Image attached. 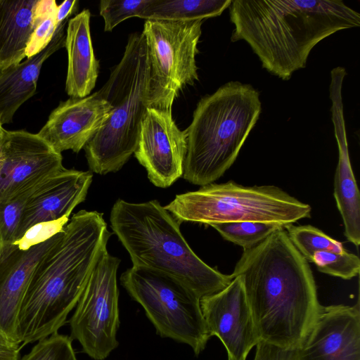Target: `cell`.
<instances>
[{
  "instance_id": "1",
  "label": "cell",
  "mask_w": 360,
  "mask_h": 360,
  "mask_svg": "<svg viewBox=\"0 0 360 360\" xmlns=\"http://www.w3.org/2000/svg\"><path fill=\"white\" fill-rule=\"evenodd\" d=\"M232 276H238L259 339L298 349L321 305L307 260L280 229L243 250Z\"/></svg>"
},
{
  "instance_id": "2",
  "label": "cell",
  "mask_w": 360,
  "mask_h": 360,
  "mask_svg": "<svg viewBox=\"0 0 360 360\" xmlns=\"http://www.w3.org/2000/svg\"><path fill=\"white\" fill-rule=\"evenodd\" d=\"M229 8L231 41H246L262 67L283 80L306 67L319 41L360 25V14L338 0H232Z\"/></svg>"
},
{
  "instance_id": "3",
  "label": "cell",
  "mask_w": 360,
  "mask_h": 360,
  "mask_svg": "<svg viewBox=\"0 0 360 360\" xmlns=\"http://www.w3.org/2000/svg\"><path fill=\"white\" fill-rule=\"evenodd\" d=\"M111 236L96 211L80 210L37 265L17 323L20 349L57 333L75 308Z\"/></svg>"
},
{
  "instance_id": "4",
  "label": "cell",
  "mask_w": 360,
  "mask_h": 360,
  "mask_svg": "<svg viewBox=\"0 0 360 360\" xmlns=\"http://www.w3.org/2000/svg\"><path fill=\"white\" fill-rule=\"evenodd\" d=\"M110 221L134 266L172 276L200 299L221 290L233 278L207 265L193 252L180 231L181 222L156 200L134 203L118 199Z\"/></svg>"
},
{
  "instance_id": "5",
  "label": "cell",
  "mask_w": 360,
  "mask_h": 360,
  "mask_svg": "<svg viewBox=\"0 0 360 360\" xmlns=\"http://www.w3.org/2000/svg\"><path fill=\"white\" fill-rule=\"evenodd\" d=\"M262 111L259 93L232 81L202 98L185 130L187 151L182 177L205 186L232 166Z\"/></svg>"
},
{
  "instance_id": "6",
  "label": "cell",
  "mask_w": 360,
  "mask_h": 360,
  "mask_svg": "<svg viewBox=\"0 0 360 360\" xmlns=\"http://www.w3.org/2000/svg\"><path fill=\"white\" fill-rule=\"evenodd\" d=\"M150 65L144 36L129 35L120 63L98 91L111 114L84 149L90 170L104 175L119 171L134 153L149 108Z\"/></svg>"
},
{
  "instance_id": "7",
  "label": "cell",
  "mask_w": 360,
  "mask_h": 360,
  "mask_svg": "<svg viewBox=\"0 0 360 360\" xmlns=\"http://www.w3.org/2000/svg\"><path fill=\"white\" fill-rule=\"evenodd\" d=\"M165 208L179 222L256 221L284 227L310 217L311 207L275 186L212 183L175 196Z\"/></svg>"
},
{
  "instance_id": "8",
  "label": "cell",
  "mask_w": 360,
  "mask_h": 360,
  "mask_svg": "<svg viewBox=\"0 0 360 360\" xmlns=\"http://www.w3.org/2000/svg\"><path fill=\"white\" fill-rule=\"evenodd\" d=\"M130 297L144 309L158 335L188 345L200 354L210 338L200 298L180 280L152 269L134 266L120 276Z\"/></svg>"
},
{
  "instance_id": "9",
  "label": "cell",
  "mask_w": 360,
  "mask_h": 360,
  "mask_svg": "<svg viewBox=\"0 0 360 360\" xmlns=\"http://www.w3.org/2000/svg\"><path fill=\"white\" fill-rule=\"evenodd\" d=\"M203 20H146L143 30L150 65L149 108L172 112L187 85L198 80L195 57Z\"/></svg>"
},
{
  "instance_id": "10",
  "label": "cell",
  "mask_w": 360,
  "mask_h": 360,
  "mask_svg": "<svg viewBox=\"0 0 360 360\" xmlns=\"http://www.w3.org/2000/svg\"><path fill=\"white\" fill-rule=\"evenodd\" d=\"M120 264L107 249L102 252L70 320L71 339L94 360H104L119 345Z\"/></svg>"
},
{
  "instance_id": "11",
  "label": "cell",
  "mask_w": 360,
  "mask_h": 360,
  "mask_svg": "<svg viewBox=\"0 0 360 360\" xmlns=\"http://www.w3.org/2000/svg\"><path fill=\"white\" fill-rule=\"evenodd\" d=\"M62 232L25 250L11 245L0 251V360L18 359L17 323L24 297L37 265Z\"/></svg>"
},
{
  "instance_id": "12",
  "label": "cell",
  "mask_w": 360,
  "mask_h": 360,
  "mask_svg": "<svg viewBox=\"0 0 360 360\" xmlns=\"http://www.w3.org/2000/svg\"><path fill=\"white\" fill-rule=\"evenodd\" d=\"M186 151V131L176 126L172 112L148 108L134 154L150 181L166 188L182 177Z\"/></svg>"
},
{
  "instance_id": "13",
  "label": "cell",
  "mask_w": 360,
  "mask_h": 360,
  "mask_svg": "<svg viewBox=\"0 0 360 360\" xmlns=\"http://www.w3.org/2000/svg\"><path fill=\"white\" fill-rule=\"evenodd\" d=\"M0 199L36 186L64 168L63 157L37 134L7 131L0 137Z\"/></svg>"
},
{
  "instance_id": "14",
  "label": "cell",
  "mask_w": 360,
  "mask_h": 360,
  "mask_svg": "<svg viewBox=\"0 0 360 360\" xmlns=\"http://www.w3.org/2000/svg\"><path fill=\"white\" fill-rule=\"evenodd\" d=\"M200 308L210 338L224 345L228 360H246L260 340L238 276L221 290L202 297Z\"/></svg>"
},
{
  "instance_id": "15",
  "label": "cell",
  "mask_w": 360,
  "mask_h": 360,
  "mask_svg": "<svg viewBox=\"0 0 360 360\" xmlns=\"http://www.w3.org/2000/svg\"><path fill=\"white\" fill-rule=\"evenodd\" d=\"M112 108L98 91L84 98L60 102L37 134L58 153H79L98 133Z\"/></svg>"
},
{
  "instance_id": "16",
  "label": "cell",
  "mask_w": 360,
  "mask_h": 360,
  "mask_svg": "<svg viewBox=\"0 0 360 360\" xmlns=\"http://www.w3.org/2000/svg\"><path fill=\"white\" fill-rule=\"evenodd\" d=\"M297 350L301 360H360L359 301L354 306H321Z\"/></svg>"
},
{
  "instance_id": "17",
  "label": "cell",
  "mask_w": 360,
  "mask_h": 360,
  "mask_svg": "<svg viewBox=\"0 0 360 360\" xmlns=\"http://www.w3.org/2000/svg\"><path fill=\"white\" fill-rule=\"evenodd\" d=\"M346 74L342 67H336L330 72L329 91L332 121L338 148L334 197L343 221L345 236L358 248L360 244V194L349 159L343 113L342 88Z\"/></svg>"
},
{
  "instance_id": "18",
  "label": "cell",
  "mask_w": 360,
  "mask_h": 360,
  "mask_svg": "<svg viewBox=\"0 0 360 360\" xmlns=\"http://www.w3.org/2000/svg\"><path fill=\"white\" fill-rule=\"evenodd\" d=\"M92 180L93 174L89 171L65 167L44 179L25 206L15 241L37 224L69 217L72 210L85 200Z\"/></svg>"
},
{
  "instance_id": "19",
  "label": "cell",
  "mask_w": 360,
  "mask_h": 360,
  "mask_svg": "<svg viewBox=\"0 0 360 360\" xmlns=\"http://www.w3.org/2000/svg\"><path fill=\"white\" fill-rule=\"evenodd\" d=\"M68 20L63 22L48 46L24 62L0 72V123L12 122L17 110L36 91L41 66L53 53L65 46V28Z\"/></svg>"
},
{
  "instance_id": "20",
  "label": "cell",
  "mask_w": 360,
  "mask_h": 360,
  "mask_svg": "<svg viewBox=\"0 0 360 360\" xmlns=\"http://www.w3.org/2000/svg\"><path fill=\"white\" fill-rule=\"evenodd\" d=\"M89 10L84 9L68 21L65 47L68 52L65 91L71 98L89 96L96 85L99 63L90 32Z\"/></svg>"
},
{
  "instance_id": "21",
  "label": "cell",
  "mask_w": 360,
  "mask_h": 360,
  "mask_svg": "<svg viewBox=\"0 0 360 360\" xmlns=\"http://www.w3.org/2000/svg\"><path fill=\"white\" fill-rule=\"evenodd\" d=\"M39 0H0V72L26 57Z\"/></svg>"
},
{
  "instance_id": "22",
  "label": "cell",
  "mask_w": 360,
  "mask_h": 360,
  "mask_svg": "<svg viewBox=\"0 0 360 360\" xmlns=\"http://www.w3.org/2000/svg\"><path fill=\"white\" fill-rule=\"evenodd\" d=\"M232 0H153L141 18L192 20L220 15Z\"/></svg>"
},
{
  "instance_id": "23",
  "label": "cell",
  "mask_w": 360,
  "mask_h": 360,
  "mask_svg": "<svg viewBox=\"0 0 360 360\" xmlns=\"http://www.w3.org/2000/svg\"><path fill=\"white\" fill-rule=\"evenodd\" d=\"M226 240L247 250L256 246L274 231L284 228L275 223L240 221L210 225Z\"/></svg>"
},
{
  "instance_id": "24",
  "label": "cell",
  "mask_w": 360,
  "mask_h": 360,
  "mask_svg": "<svg viewBox=\"0 0 360 360\" xmlns=\"http://www.w3.org/2000/svg\"><path fill=\"white\" fill-rule=\"evenodd\" d=\"M291 242L307 260L311 261L313 254L318 251H331L343 253L347 251L342 243L311 225L284 227Z\"/></svg>"
},
{
  "instance_id": "25",
  "label": "cell",
  "mask_w": 360,
  "mask_h": 360,
  "mask_svg": "<svg viewBox=\"0 0 360 360\" xmlns=\"http://www.w3.org/2000/svg\"><path fill=\"white\" fill-rule=\"evenodd\" d=\"M40 184L0 199V251L15 241L23 211L31 195Z\"/></svg>"
},
{
  "instance_id": "26",
  "label": "cell",
  "mask_w": 360,
  "mask_h": 360,
  "mask_svg": "<svg viewBox=\"0 0 360 360\" xmlns=\"http://www.w3.org/2000/svg\"><path fill=\"white\" fill-rule=\"evenodd\" d=\"M58 5L54 0H39L34 15V30L25 56L30 58L44 49L52 40L59 25L56 22Z\"/></svg>"
},
{
  "instance_id": "27",
  "label": "cell",
  "mask_w": 360,
  "mask_h": 360,
  "mask_svg": "<svg viewBox=\"0 0 360 360\" xmlns=\"http://www.w3.org/2000/svg\"><path fill=\"white\" fill-rule=\"evenodd\" d=\"M310 262L314 263L319 271L345 280L358 276L360 271L359 257L348 251L343 253L318 251L313 254Z\"/></svg>"
},
{
  "instance_id": "28",
  "label": "cell",
  "mask_w": 360,
  "mask_h": 360,
  "mask_svg": "<svg viewBox=\"0 0 360 360\" xmlns=\"http://www.w3.org/2000/svg\"><path fill=\"white\" fill-rule=\"evenodd\" d=\"M153 0H102L99 13L104 20V30L111 32L117 25L130 18H141Z\"/></svg>"
},
{
  "instance_id": "29",
  "label": "cell",
  "mask_w": 360,
  "mask_h": 360,
  "mask_svg": "<svg viewBox=\"0 0 360 360\" xmlns=\"http://www.w3.org/2000/svg\"><path fill=\"white\" fill-rule=\"evenodd\" d=\"M70 337L57 333L41 339L20 360H77Z\"/></svg>"
},
{
  "instance_id": "30",
  "label": "cell",
  "mask_w": 360,
  "mask_h": 360,
  "mask_svg": "<svg viewBox=\"0 0 360 360\" xmlns=\"http://www.w3.org/2000/svg\"><path fill=\"white\" fill-rule=\"evenodd\" d=\"M69 221L68 217L57 220L37 224L30 227L24 235L13 245L22 250L45 242L56 234L62 232Z\"/></svg>"
},
{
  "instance_id": "31",
  "label": "cell",
  "mask_w": 360,
  "mask_h": 360,
  "mask_svg": "<svg viewBox=\"0 0 360 360\" xmlns=\"http://www.w3.org/2000/svg\"><path fill=\"white\" fill-rule=\"evenodd\" d=\"M254 360H301L297 349H285L260 340Z\"/></svg>"
},
{
  "instance_id": "32",
  "label": "cell",
  "mask_w": 360,
  "mask_h": 360,
  "mask_svg": "<svg viewBox=\"0 0 360 360\" xmlns=\"http://www.w3.org/2000/svg\"><path fill=\"white\" fill-rule=\"evenodd\" d=\"M78 4L79 1L76 0H67L58 6L56 13V22L58 25L68 20V18L77 11Z\"/></svg>"
},
{
  "instance_id": "33",
  "label": "cell",
  "mask_w": 360,
  "mask_h": 360,
  "mask_svg": "<svg viewBox=\"0 0 360 360\" xmlns=\"http://www.w3.org/2000/svg\"><path fill=\"white\" fill-rule=\"evenodd\" d=\"M3 130H4V128L2 127V124L0 123V137L2 134Z\"/></svg>"
},
{
  "instance_id": "34",
  "label": "cell",
  "mask_w": 360,
  "mask_h": 360,
  "mask_svg": "<svg viewBox=\"0 0 360 360\" xmlns=\"http://www.w3.org/2000/svg\"><path fill=\"white\" fill-rule=\"evenodd\" d=\"M1 165H2V161H1V156H0V171H1Z\"/></svg>"
}]
</instances>
